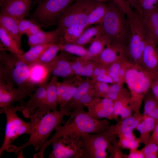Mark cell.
<instances>
[{"instance_id":"obj_1","label":"cell","mask_w":158,"mask_h":158,"mask_svg":"<svg viewBox=\"0 0 158 158\" xmlns=\"http://www.w3.org/2000/svg\"><path fill=\"white\" fill-rule=\"evenodd\" d=\"M84 106L73 110L69 119L62 125L56 127L55 133L41 147L39 152L34 155L35 158H43L47 148L53 142L64 136L79 138L82 136L98 133L109 129L111 125L107 119L97 120L90 116L84 109Z\"/></svg>"},{"instance_id":"obj_2","label":"cell","mask_w":158,"mask_h":158,"mask_svg":"<svg viewBox=\"0 0 158 158\" xmlns=\"http://www.w3.org/2000/svg\"><path fill=\"white\" fill-rule=\"evenodd\" d=\"M71 113L65 107L48 112L41 108L37 109L29 117L31 129L28 140L19 146L10 145L6 150L16 153L28 146H32L35 151H39L56 127L64 123V116L70 115Z\"/></svg>"},{"instance_id":"obj_3","label":"cell","mask_w":158,"mask_h":158,"mask_svg":"<svg viewBox=\"0 0 158 158\" xmlns=\"http://www.w3.org/2000/svg\"><path fill=\"white\" fill-rule=\"evenodd\" d=\"M0 80L12 83L29 96L36 88L31 76V66L23 61L17 54L4 50L0 52Z\"/></svg>"},{"instance_id":"obj_4","label":"cell","mask_w":158,"mask_h":158,"mask_svg":"<svg viewBox=\"0 0 158 158\" xmlns=\"http://www.w3.org/2000/svg\"><path fill=\"white\" fill-rule=\"evenodd\" d=\"M108 9L101 24L103 34L111 43L127 47L130 34L129 21L126 14L113 0L108 4Z\"/></svg>"},{"instance_id":"obj_5","label":"cell","mask_w":158,"mask_h":158,"mask_svg":"<svg viewBox=\"0 0 158 158\" xmlns=\"http://www.w3.org/2000/svg\"><path fill=\"white\" fill-rule=\"evenodd\" d=\"M157 74L140 66L130 63L125 75V83L128 88L132 100L138 109H140L142 100L150 90L151 83Z\"/></svg>"},{"instance_id":"obj_6","label":"cell","mask_w":158,"mask_h":158,"mask_svg":"<svg viewBox=\"0 0 158 158\" xmlns=\"http://www.w3.org/2000/svg\"><path fill=\"white\" fill-rule=\"evenodd\" d=\"M117 134L109 129L101 132L82 136L79 140L83 158H107Z\"/></svg>"},{"instance_id":"obj_7","label":"cell","mask_w":158,"mask_h":158,"mask_svg":"<svg viewBox=\"0 0 158 158\" xmlns=\"http://www.w3.org/2000/svg\"><path fill=\"white\" fill-rule=\"evenodd\" d=\"M24 104L23 103L16 106H10L1 108L0 114L4 113L6 117L5 134L3 143L0 148L1 157L6 147L18 136L24 134H29L31 129V123L21 119L17 115V112L21 111Z\"/></svg>"},{"instance_id":"obj_8","label":"cell","mask_w":158,"mask_h":158,"mask_svg":"<svg viewBox=\"0 0 158 158\" xmlns=\"http://www.w3.org/2000/svg\"><path fill=\"white\" fill-rule=\"evenodd\" d=\"M99 2L93 0H76L65 10L57 23L61 30L71 26L87 28L89 15Z\"/></svg>"},{"instance_id":"obj_9","label":"cell","mask_w":158,"mask_h":158,"mask_svg":"<svg viewBox=\"0 0 158 158\" xmlns=\"http://www.w3.org/2000/svg\"><path fill=\"white\" fill-rule=\"evenodd\" d=\"M76 0H40L32 15V19L41 26L57 23L66 8Z\"/></svg>"},{"instance_id":"obj_10","label":"cell","mask_w":158,"mask_h":158,"mask_svg":"<svg viewBox=\"0 0 158 158\" xmlns=\"http://www.w3.org/2000/svg\"><path fill=\"white\" fill-rule=\"evenodd\" d=\"M127 19L130 29L127 47L128 60L133 64L141 66L147 39L145 32L140 16L135 11L132 17Z\"/></svg>"},{"instance_id":"obj_11","label":"cell","mask_w":158,"mask_h":158,"mask_svg":"<svg viewBox=\"0 0 158 158\" xmlns=\"http://www.w3.org/2000/svg\"><path fill=\"white\" fill-rule=\"evenodd\" d=\"M49 158H83L79 138L63 136L54 141Z\"/></svg>"},{"instance_id":"obj_12","label":"cell","mask_w":158,"mask_h":158,"mask_svg":"<svg viewBox=\"0 0 158 158\" xmlns=\"http://www.w3.org/2000/svg\"><path fill=\"white\" fill-rule=\"evenodd\" d=\"M32 0H0V13L19 20L29 15Z\"/></svg>"},{"instance_id":"obj_13","label":"cell","mask_w":158,"mask_h":158,"mask_svg":"<svg viewBox=\"0 0 158 158\" xmlns=\"http://www.w3.org/2000/svg\"><path fill=\"white\" fill-rule=\"evenodd\" d=\"M114 102L106 98L95 97L85 107L88 109L87 113L91 117L97 120L107 118L114 120L113 114Z\"/></svg>"},{"instance_id":"obj_14","label":"cell","mask_w":158,"mask_h":158,"mask_svg":"<svg viewBox=\"0 0 158 158\" xmlns=\"http://www.w3.org/2000/svg\"><path fill=\"white\" fill-rule=\"evenodd\" d=\"M29 95L22 89L15 88L10 82L0 80V107H5L11 106L16 102H21Z\"/></svg>"},{"instance_id":"obj_15","label":"cell","mask_w":158,"mask_h":158,"mask_svg":"<svg viewBox=\"0 0 158 158\" xmlns=\"http://www.w3.org/2000/svg\"><path fill=\"white\" fill-rule=\"evenodd\" d=\"M128 59L127 47L111 43L107 46L94 59L107 67L116 61Z\"/></svg>"},{"instance_id":"obj_16","label":"cell","mask_w":158,"mask_h":158,"mask_svg":"<svg viewBox=\"0 0 158 158\" xmlns=\"http://www.w3.org/2000/svg\"><path fill=\"white\" fill-rule=\"evenodd\" d=\"M64 53L61 51L53 61L44 66L48 73L53 76L69 79L74 74L70 61L68 60Z\"/></svg>"},{"instance_id":"obj_17","label":"cell","mask_w":158,"mask_h":158,"mask_svg":"<svg viewBox=\"0 0 158 158\" xmlns=\"http://www.w3.org/2000/svg\"><path fill=\"white\" fill-rule=\"evenodd\" d=\"M138 14L147 39L153 42L158 47V5L150 11Z\"/></svg>"},{"instance_id":"obj_18","label":"cell","mask_w":158,"mask_h":158,"mask_svg":"<svg viewBox=\"0 0 158 158\" xmlns=\"http://www.w3.org/2000/svg\"><path fill=\"white\" fill-rule=\"evenodd\" d=\"M47 82L39 85L33 93L29 96L30 99L24 104L21 110L23 116L25 118H29L31 114L37 109L43 106L45 102Z\"/></svg>"},{"instance_id":"obj_19","label":"cell","mask_w":158,"mask_h":158,"mask_svg":"<svg viewBox=\"0 0 158 158\" xmlns=\"http://www.w3.org/2000/svg\"><path fill=\"white\" fill-rule=\"evenodd\" d=\"M141 66L147 71L156 74L158 73V47L147 39Z\"/></svg>"},{"instance_id":"obj_20","label":"cell","mask_w":158,"mask_h":158,"mask_svg":"<svg viewBox=\"0 0 158 158\" xmlns=\"http://www.w3.org/2000/svg\"><path fill=\"white\" fill-rule=\"evenodd\" d=\"M27 43L30 47L39 44H54L60 42L61 37L59 30L45 32L42 30L28 37Z\"/></svg>"},{"instance_id":"obj_21","label":"cell","mask_w":158,"mask_h":158,"mask_svg":"<svg viewBox=\"0 0 158 158\" xmlns=\"http://www.w3.org/2000/svg\"><path fill=\"white\" fill-rule=\"evenodd\" d=\"M0 25L13 37L19 46L22 48L21 39L23 35L19 29L18 20L11 16L0 13Z\"/></svg>"},{"instance_id":"obj_22","label":"cell","mask_w":158,"mask_h":158,"mask_svg":"<svg viewBox=\"0 0 158 158\" xmlns=\"http://www.w3.org/2000/svg\"><path fill=\"white\" fill-rule=\"evenodd\" d=\"M0 50L8 51L17 55L25 52L18 45L13 37L2 26L0 25Z\"/></svg>"},{"instance_id":"obj_23","label":"cell","mask_w":158,"mask_h":158,"mask_svg":"<svg viewBox=\"0 0 158 158\" xmlns=\"http://www.w3.org/2000/svg\"><path fill=\"white\" fill-rule=\"evenodd\" d=\"M58 82V77L53 76L50 80L47 83L45 102L43 106L41 107L48 108L51 111L57 110L56 84Z\"/></svg>"},{"instance_id":"obj_24","label":"cell","mask_w":158,"mask_h":158,"mask_svg":"<svg viewBox=\"0 0 158 158\" xmlns=\"http://www.w3.org/2000/svg\"><path fill=\"white\" fill-rule=\"evenodd\" d=\"M157 122L152 117L144 114L143 120L135 129L140 133V136L139 138L141 143L145 145L147 143L151 138V133Z\"/></svg>"},{"instance_id":"obj_25","label":"cell","mask_w":158,"mask_h":158,"mask_svg":"<svg viewBox=\"0 0 158 158\" xmlns=\"http://www.w3.org/2000/svg\"><path fill=\"white\" fill-rule=\"evenodd\" d=\"M111 42L108 37L102 34L96 38L91 43L85 57L94 59Z\"/></svg>"},{"instance_id":"obj_26","label":"cell","mask_w":158,"mask_h":158,"mask_svg":"<svg viewBox=\"0 0 158 158\" xmlns=\"http://www.w3.org/2000/svg\"><path fill=\"white\" fill-rule=\"evenodd\" d=\"M93 87V82L89 77L81 81L78 85L75 92L71 100L65 107L72 112L75 104L85 94Z\"/></svg>"},{"instance_id":"obj_27","label":"cell","mask_w":158,"mask_h":158,"mask_svg":"<svg viewBox=\"0 0 158 158\" xmlns=\"http://www.w3.org/2000/svg\"><path fill=\"white\" fill-rule=\"evenodd\" d=\"M51 44H39L30 47L26 52L21 55H17L18 57L27 64L31 66L36 63L44 51Z\"/></svg>"},{"instance_id":"obj_28","label":"cell","mask_w":158,"mask_h":158,"mask_svg":"<svg viewBox=\"0 0 158 158\" xmlns=\"http://www.w3.org/2000/svg\"><path fill=\"white\" fill-rule=\"evenodd\" d=\"M63 44V41L61 39L58 43L50 45L44 51L36 63L44 66L51 62L57 56L58 52L61 51Z\"/></svg>"},{"instance_id":"obj_29","label":"cell","mask_w":158,"mask_h":158,"mask_svg":"<svg viewBox=\"0 0 158 158\" xmlns=\"http://www.w3.org/2000/svg\"><path fill=\"white\" fill-rule=\"evenodd\" d=\"M103 34L101 24L85 30L75 43L82 46L91 43L96 38Z\"/></svg>"},{"instance_id":"obj_30","label":"cell","mask_w":158,"mask_h":158,"mask_svg":"<svg viewBox=\"0 0 158 158\" xmlns=\"http://www.w3.org/2000/svg\"><path fill=\"white\" fill-rule=\"evenodd\" d=\"M108 4L99 2L90 13L88 17V27L92 24H101L108 9Z\"/></svg>"},{"instance_id":"obj_31","label":"cell","mask_w":158,"mask_h":158,"mask_svg":"<svg viewBox=\"0 0 158 158\" xmlns=\"http://www.w3.org/2000/svg\"><path fill=\"white\" fill-rule=\"evenodd\" d=\"M87 28L71 26L59 30L61 37L64 43H75L81 34Z\"/></svg>"},{"instance_id":"obj_32","label":"cell","mask_w":158,"mask_h":158,"mask_svg":"<svg viewBox=\"0 0 158 158\" xmlns=\"http://www.w3.org/2000/svg\"><path fill=\"white\" fill-rule=\"evenodd\" d=\"M144 114L152 117L158 122V101L150 90L145 96Z\"/></svg>"},{"instance_id":"obj_33","label":"cell","mask_w":158,"mask_h":158,"mask_svg":"<svg viewBox=\"0 0 158 158\" xmlns=\"http://www.w3.org/2000/svg\"><path fill=\"white\" fill-rule=\"evenodd\" d=\"M131 7L133 8L136 13L141 15L150 11L158 5V0H126Z\"/></svg>"},{"instance_id":"obj_34","label":"cell","mask_w":158,"mask_h":158,"mask_svg":"<svg viewBox=\"0 0 158 158\" xmlns=\"http://www.w3.org/2000/svg\"><path fill=\"white\" fill-rule=\"evenodd\" d=\"M79 77L74 78L71 83L63 92L58 99V104L59 105V109L65 107L70 101L73 97L78 85L81 81Z\"/></svg>"},{"instance_id":"obj_35","label":"cell","mask_w":158,"mask_h":158,"mask_svg":"<svg viewBox=\"0 0 158 158\" xmlns=\"http://www.w3.org/2000/svg\"><path fill=\"white\" fill-rule=\"evenodd\" d=\"M18 22L21 33L26 35L28 37L42 30L40 25L32 19L28 20L24 18L18 20Z\"/></svg>"},{"instance_id":"obj_36","label":"cell","mask_w":158,"mask_h":158,"mask_svg":"<svg viewBox=\"0 0 158 158\" xmlns=\"http://www.w3.org/2000/svg\"><path fill=\"white\" fill-rule=\"evenodd\" d=\"M130 97L129 90L123 86V84L114 83L110 85L109 92L105 97L114 102L126 97Z\"/></svg>"},{"instance_id":"obj_37","label":"cell","mask_w":158,"mask_h":158,"mask_svg":"<svg viewBox=\"0 0 158 158\" xmlns=\"http://www.w3.org/2000/svg\"><path fill=\"white\" fill-rule=\"evenodd\" d=\"M118 143L121 147L131 150L137 149L141 143L139 138H136L133 132L118 135Z\"/></svg>"},{"instance_id":"obj_38","label":"cell","mask_w":158,"mask_h":158,"mask_svg":"<svg viewBox=\"0 0 158 158\" xmlns=\"http://www.w3.org/2000/svg\"><path fill=\"white\" fill-rule=\"evenodd\" d=\"M144 114H142L131 125L127 126H121L116 123L111 125L109 129L113 133L118 135L123 133L133 132L137 126L143 120Z\"/></svg>"},{"instance_id":"obj_39","label":"cell","mask_w":158,"mask_h":158,"mask_svg":"<svg viewBox=\"0 0 158 158\" xmlns=\"http://www.w3.org/2000/svg\"><path fill=\"white\" fill-rule=\"evenodd\" d=\"M61 51L80 57H86L87 53V50L83 46L76 43L63 44Z\"/></svg>"},{"instance_id":"obj_40","label":"cell","mask_w":158,"mask_h":158,"mask_svg":"<svg viewBox=\"0 0 158 158\" xmlns=\"http://www.w3.org/2000/svg\"><path fill=\"white\" fill-rule=\"evenodd\" d=\"M140 150L143 153L145 158L158 157V149L157 144L151 138Z\"/></svg>"},{"instance_id":"obj_41","label":"cell","mask_w":158,"mask_h":158,"mask_svg":"<svg viewBox=\"0 0 158 158\" xmlns=\"http://www.w3.org/2000/svg\"><path fill=\"white\" fill-rule=\"evenodd\" d=\"M97 63L95 60L89 59L87 62L82 68L74 72V75L79 77L84 76L91 78Z\"/></svg>"},{"instance_id":"obj_42","label":"cell","mask_w":158,"mask_h":158,"mask_svg":"<svg viewBox=\"0 0 158 158\" xmlns=\"http://www.w3.org/2000/svg\"><path fill=\"white\" fill-rule=\"evenodd\" d=\"M128 59H125L115 62L107 67L108 73L114 83L119 84L118 73L124 62Z\"/></svg>"},{"instance_id":"obj_43","label":"cell","mask_w":158,"mask_h":158,"mask_svg":"<svg viewBox=\"0 0 158 158\" xmlns=\"http://www.w3.org/2000/svg\"><path fill=\"white\" fill-rule=\"evenodd\" d=\"M93 82L95 97L104 98L109 91L110 85L109 84L105 83Z\"/></svg>"},{"instance_id":"obj_44","label":"cell","mask_w":158,"mask_h":158,"mask_svg":"<svg viewBox=\"0 0 158 158\" xmlns=\"http://www.w3.org/2000/svg\"><path fill=\"white\" fill-rule=\"evenodd\" d=\"M95 97V93L93 88L83 96L74 105L73 110L76 108L84 106L90 102Z\"/></svg>"},{"instance_id":"obj_45","label":"cell","mask_w":158,"mask_h":158,"mask_svg":"<svg viewBox=\"0 0 158 158\" xmlns=\"http://www.w3.org/2000/svg\"><path fill=\"white\" fill-rule=\"evenodd\" d=\"M125 13L127 17L131 16L134 14L135 11L128 4L125 0H113Z\"/></svg>"},{"instance_id":"obj_46","label":"cell","mask_w":158,"mask_h":158,"mask_svg":"<svg viewBox=\"0 0 158 158\" xmlns=\"http://www.w3.org/2000/svg\"><path fill=\"white\" fill-rule=\"evenodd\" d=\"M89 59L85 57H80L76 59L74 61H71L72 70L74 72L82 68L86 63Z\"/></svg>"},{"instance_id":"obj_47","label":"cell","mask_w":158,"mask_h":158,"mask_svg":"<svg viewBox=\"0 0 158 158\" xmlns=\"http://www.w3.org/2000/svg\"><path fill=\"white\" fill-rule=\"evenodd\" d=\"M107 73H108L107 67L97 62L91 78L92 79L100 74Z\"/></svg>"},{"instance_id":"obj_48","label":"cell","mask_w":158,"mask_h":158,"mask_svg":"<svg viewBox=\"0 0 158 158\" xmlns=\"http://www.w3.org/2000/svg\"><path fill=\"white\" fill-rule=\"evenodd\" d=\"M93 82H99L112 84L114 82L108 73H103L100 74L92 79Z\"/></svg>"},{"instance_id":"obj_49","label":"cell","mask_w":158,"mask_h":158,"mask_svg":"<svg viewBox=\"0 0 158 158\" xmlns=\"http://www.w3.org/2000/svg\"><path fill=\"white\" fill-rule=\"evenodd\" d=\"M150 90L158 101V73L156 75L151 83Z\"/></svg>"},{"instance_id":"obj_50","label":"cell","mask_w":158,"mask_h":158,"mask_svg":"<svg viewBox=\"0 0 158 158\" xmlns=\"http://www.w3.org/2000/svg\"><path fill=\"white\" fill-rule=\"evenodd\" d=\"M126 158H145V157L140 150H138L137 149H135L130 150L129 154L126 155Z\"/></svg>"},{"instance_id":"obj_51","label":"cell","mask_w":158,"mask_h":158,"mask_svg":"<svg viewBox=\"0 0 158 158\" xmlns=\"http://www.w3.org/2000/svg\"><path fill=\"white\" fill-rule=\"evenodd\" d=\"M150 138L157 144L158 143V122H157L154 126Z\"/></svg>"},{"instance_id":"obj_52","label":"cell","mask_w":158,"mask_h":158,"mask_svg":"<svg viewBox=\"0 0 158 158\" xmlns=\"http://www.w3.org/2000/svg\"><path fill=\"white\" fill-rule=\"evenodd\" d=\"M93 0L97 1V2H105L107 1H109V0Z\"/></svg>"},{"instance_id":"obj_53","label":"cell","mask_w":158,"mask_h":158,"mask_svg":"<svg viewBox=\"0 0 158 158\" xmlns=\"http://www.w3.org/2000/svg\"><path fill=\"white\" fill-rule=\"evenodd\" d=\"M157 147L158 149V143L157 144Z\"/></svg>"}]
</instances>
